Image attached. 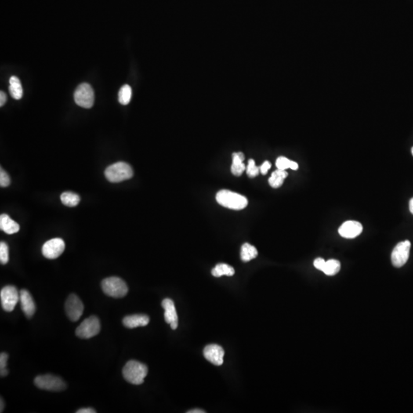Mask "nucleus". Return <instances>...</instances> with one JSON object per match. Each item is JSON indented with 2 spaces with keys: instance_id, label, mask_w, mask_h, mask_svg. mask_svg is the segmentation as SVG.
<instances>
[{
  "instance_id": "obj_4",
  "label": "nucleus",
  "mask_w": 413,
  "mask_h": 413,
  "mask_svg": "<svg viewBox=\"0 0 413 413\" xmlns=\"http://www.w3.org/2000/svg\"><path fill=\"white\" fill-rule=\"evenodd\" d=\"M103 292L108 296L113 298H123L128 293V286L127 283L119 277L106 278L101 283Z\"/></svg>"
},
{
  "instance_id": "obj_11",
  "label": "nucleus",
  "mask_w": 413,
  "mask_h": 413,
  "mask_svg": "<svg viewBox=\"0 0 413 413\" xmlns=\"http://www.w3.org/2000/svg\"><path fill=\"white\" fill-rule=\"evenodd\" d=\"M65 249V244L62 239L54 238L44 244L41 252L47 259H54L59 257Z\"/></svg>"
},
{
  "instance_id": "obj_21",
  "label": "nucleus",
  "mask_w": 413,
  "mask_h": 413,
  "mask_svg": "<svg viewBox=\"0 0 413 413\" xmlns=\"http://www.w3.org/2000/svg\"><path fill=\"white\" fill-rule=\"evenodd\" d=\"M258 255V251L254 246L250 244H244L242 246L241 252H240V257L244 262H249L252 259L256 258Z\"/></svg>"
},
{
  "instance_id": "obj_7",
  "label": "nucleus",
  "mask_w": 413,
  "mask_h": 413,
  "mask_svg": "<svg viewBox=\"0 0 413 413\" xmlns=\"http://www.w3.org/2000/svg\"><path fill=\"white\" fill-rule=\"evenodd\" d=\"M74 101L76 104L89 109L95 103V92L88 83H83L77 87L74 92Z\"/></svg>"
},
{
  "instance_id": "obj_30",
  "label": "nucleus",
  "mask_w": 413,
  "mask_h": 413,
  "mask_svg": "<svg viewBox=\"0 0 413 413\" xmlns=\"http://www.w3.org/2000/svg\"><path fill=\"white\" fill-rule=\"evenodd\" d=\"M10 185V178L2 168L0 170V186L6 188Z\"/></svg>"
},
{
  "instance_id": "obj_13",
  "label": "nucleus",
  "mask_w": 413,
  "mask_h": 413,
  "mask_svg": "<svg viewBox=\"0 0 413 413\" xmlns=\"http://www.w3.org/2000/svg\"><path fill=\"white\" fill-rule=\"evenodd\" d=\"M161 306L165 310V320L168 324H170L172 330L177 329L179 325V318L177 315L176 309H175V303L170 298H165L161 302Z\"/></svg>"
},
{
  "instance_id": "obj_3",
  "label": "nucleus",
  "mask_w": 413,
  "mask_h": 413,
  "mask_svg": "<svg viewBox=\"0 0 413 413\" xmlns=\"http://www.w3.org/2000/svg\"><path fill=\"white\" fill-rule=\"evenodd\" d=\"M105 176L109 182L118 183L132 178L133 170L128 163L120 161L107 167Z\"/></svg>"
},
{
  "instance_id": "obj_18",
  "label": "nucleus",
  "mask_w": 413,
  "mask_h": 413,
  "mask_svg": "<svg viewBox=\"0 0 413 413\" xmlns=\"http://www.w3.org/2000/svg\"><path fill=\"white\" fill-rule=\"evenodd\" d=\"M233 162L231 165V172L235 176H240L246 170L244 163L245 156L243 153H234L232 156Z\"/></svg>"
},
{
  "instance_id": "obj_38",
  "label": "nucleus",
  "mask_w": 413,
  "mask_h": 413,
  "mask_svg": "<svg viewBox=\"0 0 413 413\" xmlns=\"http://www.w3.org/2000/svg\"><path fill=\"white\" fill-rule=\"evenodd\" d=\"M4 410V402L2 399H1V408H0V413H2Z\"/></svg>"
},
{
  "instance_id": "obj_5",
  "label": "nucleus",
  "mask_w": 413,
  "mask_h": 413,
  "mask_svg": "<svg viewBox=\"0 0 413 413\" xmlns=\"http://www.w3.org/2000/svg\"><path fill=\"white\" fill-rule=\"evenodd\" d=\"M37 387L44 390L60 392L66 389V383L61 377L52 374L38 376L34 381Z\"/></svg>"
},
{
  "instance_id": "obj_35",
  "label": "nucleus",
  "mask_w": 413,
  "mask_h": 413,
  "mask_svg": "<svg viewBox=\"0 0 413 413\" xmlns=\"http://www.w3.org/2000/svg\"><path fill=\"white\" fill-rule=\"evenodd\" d=\"M290 168L292 170H297L298 168V165L295 161H291Z\"/></svg>"
},
{
  "instance_id": "obj_1",
  "label": "nucleus",
  "mask_w": 413,
  "mask_h": 413,
  "mask_svg": "<svg viewBox=\"0 0 413 413\" xmlns=\"http://www.w3.org/2000/svg\"><path fill=\"white\" fill-rule=\"evenodd\" d=\"M147 374L148 367L137 360H129L123 369L124 379L133 385L143 383Z\"/></svg>"
},
{
  "instance_id": "obj_37",
  "label": "nucleus",
  "mask_w": 413,
  "mask_h": 413,
  "mask_svg": "<svg viewBox=\"0 0 413 413\" xmlns=\"http://www.w3.org/2000/svg\"><path fill=\"white\" fill-rule=\"evenodd\" d=\"M410 212L413 215V198H412L410 201Z\"/></svg>"
},
{
  "instance_id": "obj_22",
  "label": "nucleus",
  "mask_w": 413,
  "mask_h": 413,
  "mask_svg": "<svg viewBox=\"0 0 413 413\" xmlns=\"http://www.w3.org/2000/svg\"><path fill=\"white\" fill-rule=\"evenodd\" d=\"M215 277H221L222 276H232L234 275L235 270L232 266L226 263H219L211 271Z\"/></svg>"
},
{
  "instance_id": "obj_9",
  "label": "nucleus",
  "mask_w": 413,
  "mask_h": 413,
  "mask_svg": "<svg viewBox=\"0 0 413 413\" xmlns=\"http://www.w3.org/2000/svg\"><path fill=\"white\" fill-rule=\"evenodd\" d=\"M411 243L409 240L400 242L393 249L391 255V260L395 267L400 268L404 266L410 257Z\"/></svg>"
},
{
  "instance_id": "obj_15",
  "label": "nucleus",
  "mask_w": 413,
  "mask_h": 413,
  "mask_svg": "<svg viewBox=\"0 0 413 413\" xmlns=\"http://www.w3.org/2000/svg\"><path fill=\"white\" fill-rule=\"evenodd\" d=\"M20 302L22 310L28 318H31L36 310V306L31 294L26 289L20 291Z\"/></svg>"
},
{
  "instance_id": "obj_10",
  "label": "nucleus",
  "mask_w": 413,
  "mask_h": 413,
  "mask_svg": "<svg viewBox=\"0 0 413 413\" xmlns=\"http://www.w3.org/2000/svg\"><path fill=\"white\" fill-rule=\"evenodd\" d=\"M82 301L75 294H70L65 302V312L70 321H77L84 313Z\"/></svg>"
},
{
  "instance_id": "obj_24",
  "label": "nucleus",
  "mask_w": 413,
  "mask_h": 413,
  "mask_svg": "<svg viewBox=\"0 0 413 413\" xmlns=\"http://www.w3.org/2000/svg\"><path fill=\"white\" fill-rule=\"evenodd\" d=\"M132 98V88L128 84H125L120 88L118 94L119 102L122 105H127Z\"/></svg>"
},
{
  "instance_id": "obj_32",
  "label": "nucleus",
  "mask_w": 413,
  "mask_h": 413,
  "mask_svg": "<svg viewBox=\"0 0 413 413\" xmlns=\"http://www.w3.org/2000/svg\"><path fill=\"white\" fill-rule=\"evenodd\" d=\"M271 163L269 162V161H266L262 163V165L259 167V168H260L261 174L264 175H266L268 171L269 170V168H271Z\"/></svg>"
},
{
  "instance_id": "obj_23",
  "label": "nucleus",
  "mask_w": 413,
  "mask_h": 413,
  "mask_svg": "<svg viewBox=\"0 0 413 413\" xmlns=\"http://www.w3.org/2000/svg\"><path fill=\"white\" fill-rule=\"evenodd\" d=\"M80 200L79 195L73 192H64L61 195V201L67 207H76L79 204Z\"/></svg>"
},
{
  "instance_id": "obj_36",
  "label": "nucleus",
  "mask_w": 413,
  "mask_h": 413,
  "mask_svg": "<svg viewBox=\"0 0 413 413\" xmlns=\"http://www.w3.org/2000/svg\"><path fill=\"white\" fill-rule=\"evenodd\" d=\"M189 413H204L205 411L204 410H199V409H196V410H190V411L188 412Z\"/></svg>"
},
{
  "instance_id": "obj_19",
  "label": "nucleus",
  "mask_w": 413,
  "mask_h": 413,
  "mask_svg": "<svg viewBox=\"0 0 413 413\" xmlns=\"http://www.w3.org/2000/svg\"><path fill=\"white\" fill-rule=\"evenodd\" d=\"M9 93L11 96L16 99H20L23 97V90L19 78L16 76H12L9 79Z\"/></svg>"
},
{
  "instance_id": "obj_14",
  "label": "nucleus",
  "mask_w": 413,
  "mask_h": 413,
  "mask_svg": "<svg viewBox=\"0 0 413 413\" xmlns=\"http://www.w3.org/2000/svg\"><path fill=\"white\" fill-rule=\"evenodd\" d=\"M363 231L361 223L354 221H348L340 226L338 233L341 237L347 239H353L357 237Z\"/></svg>"
},
{
  "instance_id": "obj_29",
  "label": "nucleus",
  "mask_w": 413,
  "mask_h": 413,
  "mask_svg": "<svg viewBox=\"0 0 413 413\" xmlns=\"http://www.w3.org/2000/svg\"><path fill=\"white\" fill-rule=\"evenodd\" d=\"M291 161V160L286 158L284 156H280L276 160V165L278 169L286 170L288 168H290Z\"/></svg>"
},
{
  "instance_id": "obj_26",
  "label": "nucleus",
  "mask_w": 413,
  "mask_h": 413,
  "mask_svg": "<svg viewBox=\"0 0 413 413\" xmlns=\"http://www.w3.org/2000/svg\"><path fill=\"white\" fill-rule=\"evenodd\" d=\"M9 247L5 242L0 243V262L1 264H6L9 262Z\"/></svg>"
},
{
  "instance_id": "obj_39",
  "label": "nucleus",
  "mask_w": 413,
  "mask_h": 413,
  "mask_svg": "<svg viewBox=\"0 0 413 413\" xmlns=\"http://www.w3.org/2000/svg\"><path fill=\"white\" fill-rule=\"evenodd\" d=\"M412 153H413V147L412 148Z\"/></svg>"
},
{
  "instance_id": "obj_8",
  "label": "nucleus",
  "mask_w": 413,
  "mask_h": 413,
  "mask_svg": "<svg viewBox=\"0 0 413 413\" xmlns=\"http://www.w3.org/2000/svg\"><path fill=\"white\" fill-rule=\"evenodd\" d=\"M0 298L3 310L11 312L16 308L18 302L20 300V292L18 291L16 287L7 286L1 290Z\"/></svg>"
},
{
  "instance_id": "obj_20",
  "label": "nucleus",
  "mask_w": 413,
  "mask_h": 413,
  "mask_svg": "<svg viewBox=\"0 0 413 413\" xmlns=\"http://www.w3.org/2000/svg\"><path fill=\"white\" fill-rule=\"evenodd\" d=\"M288 176V172L286 170L277 169L272 173L269 178V184L273 189L281 187L285 179Z\"/></svg>"
},
{
  "instance_id": "obj_6",
  "label": "nucleus",
  "mask_w": 413,
  "mask_h": 413,
  "mask_svg": "<svg viewBox=\"0 0 413 413\" xmlns=\"http://www.w3.org/2000/svg\"><path fill=\"white\" fill-rule=\"evenodd\" d=\"M100 322L96 316H91L85 319L76 329V335L83 339H89L95 337L100 331Z\"/></svg>"
},
{
  "instance_id": "obj_12",
  "label": "nucleus",
  "mask_w": 413,
  "mask_h": 413,
  "mask_svg": "<svg viewBox=\"0 0 413 413\" xmlns=\"http://www.w3.org/2000/svg\"><path fill=\"white\" fill-rule=\"evenodd\" d=\"M204 356L211 364L222 366L223 363L224 350L218 345H209L204 349Z\"/></svg>"
},
{
  "instance_id": "obj_2",
  "label": "nucleus",
  "mask_w": 413,
  "mask_h": 413,
  "mask_svg": "<svg viewBox=\"0 0 413 413\" xmlns=\"http://www.w3.org/2000/svg\"><path fill=\"white\" fill-rule=\"evenodd\" d=\"M216 200L218 204L224 208L237 211L244 209L248 204L247 197L228 190L220 191L217 194Z\"/></svg>"
},
{
  "instance_id": "obj_16",
  "label": "nucleus",
  "mask_w": 413,
  "mask_h": 413,
  "mask_svg": "<svg viewBox=\"0 0 413 413\" xmlns=\"http://www.w3.org/2000/svg\"><path fill=\"white\" fill-rule=\"evenodd\" d=\"M149 320V316L146 315H132L124 318L123 324L127 328H135L147 325Z\"/></svg>"
},
{
  "instance_id": "obj_17",
  "label": "nucleus",
  "mask_w": 413,
  "mask_h": 413,
  "mask_svg": "<svg viewBox=\"0 0 413 413\" xmlns=\"http://www.w3.org/2000/svg\"><path fill=\"white\" fill-rule=\"evenodd\" d=\"M19 223L11 219L9 215L2 214L0 216V229L7 234H14L19 230Z\"/></svg>"
},
{
  "instance_id": "obj_31",
  "label": "nucleus",
  "mask_w": 413,
  "mask_h": 413,
  "mask_svg": "<svg viewBox=\"0 0 413 413\" xmlns=\"http://www.w3.org/2000/svg\"><path fill=\"white\" fill-rule=\"evenodd\" d=\"M326 261L324 260V259L322 258H317L316 260L314 261V266L316 269H318V270H321V271L323 272L324 269V266H325Z\"/></svg>"
},
{
  "instance_id": "obj_27",
  "label": "nucleus",
  "mask_w": 413,
  "mask_h": 413,
  "mask_svg": "<svg viewBox=\"0 0 413 413\" xmlns=\"http://www.w3.org/2000/svg\"><path fill=\"white\" fill-rule=\"evenodd\" d=\"M9 359V355L6 353H1L0 354V375L1 377H6L9 371L6 369L7 361Z\"/></svg>"
},
{
  "instance_id": "obj_33",
  "label": "nucleus",
  "mask_w": 413,
  "mask_h": 413,
  "mask_svg": "<svg viewBox=\"0 0 413 413\" xmlns=\"http://www.w3.org/2000/svg\"><path fill=\"white\" fill-rule=\"evenodd\" d=\"M6 95H5V93H4L3 91H1L0 92V106H3L5 104V102H6Z\"/></svg>"
},
{
  "instance_id": "obj_34",
  "label": "nucleus",
  "mask_w": 413,
  "mask_h": 413,
  "mask_svg": "<svg viewBox=\"0 0 413 413\" xmlns=\"http://www.w3.org/2000/svg\"><path fill=\"white\" fill-rule=\"evenodd\" d=\"M77 413H96V411L92 408H83L77 410Z\"/></svg>"
},
{
  "instance_id": "obj_25",
  "label": "nucleus",
  "mask_w": 413,
  "mask_h": 413,
  "mask_svg": "<svg viewBox=\"0 0 413 413\" xmlns=\"http://www.w3.org/2000/svg\"><path fill=\"white\" fill-rule=\"evenodd\" d=\"M341 269V263L339 261L336 259H330L326 261L323 273L327 276H334L336 275Z\"/></svg>"
},
{
  "instance_id": "obj_28",
  "label": "nucleus",
  "mask_w": 413,
  "mask_h": 413,
  "mask_svg": "<svg viewBox=\"0 0 413 413\" xmlns=\"http://www.w3.org/2000/svg\"><path fill=\"white\" fill-rule=\"evenodd\" d=\"M260 172V168L255 165V161L254 159H250L248 161V165L247 168V173L249 177L254 178L257 176Z\"/></svg>"
}]
</instances>
